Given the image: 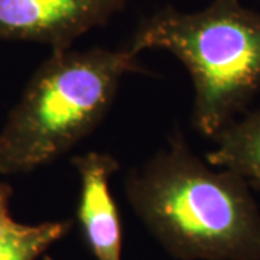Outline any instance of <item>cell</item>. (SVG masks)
I'll use <instances>...</instances> for the list:
<instances>
[{"label": "cell", "instance_id": "9c48e42d", "mask_svg": "<svg viewBox=\"0 0 260 260\" xmlns=\"http://www.w3.org/2000/svg\"><path fill=\"white\" fill-rule=\"evenodd\" d=\"M44 260H54V259H52V257H49V256H45V257H44Z\"/></svg>", "mask_w": 260, "mask_h": 260}, {"label": "cell", "instance_id": "ba28073f", "mask_svg": "<svg viewBox=\"0 0 260 260\" xmlns=\"http://www.w3.org/2000/svg\"><path fill=\"white\" fill-rule=\"evenodd\" d=\"M12 195H13L12 185L8 182H0V237H3L18 224V221H15L10 215Z\"/></svg>", "mask_w": 260, "mask_h": 260}, {"label": "cell", "instance_id": "5b68a950", "mask_svg": "<svg viewBox=\"0 0 260 260\" xmlns=\"http://www.w3.org/2000/svg\"><path fill=\"white\" fill-rule=\"evenodd\" d=\"M80 181L77 221L95 260H123V225L110 189L119 162L110 153L91 150L71 158Z\"/></svg>", "mask_w": 260, "mask_h": 260}, {"label": "cell", "instance_id": "7a4b0ae2", "mask_svg": "<svg viewBox=\"0 0 260 260\" xmlns=\"http://www.w3.org/2000/svg\"><path fill=\"white\" fill-rule=\"evenodd\" d=\"M145 73L129 48L61 49L35 70L0 130V175L37 171L88 138L127 74Z\"/></svg>", "mask_w": 260, "mask_h": 260}, {"label": "cell", "instance_id": "3957f363", "mask_svg": "<svg viewBox=\"0 0 260 260\" xmlns=\"http://www.w3.org/2000/svg\"><path fill=\"white\" fill-rule=\"evenodd\" d=\"M127 48L164 49L182 62L194 85L191 126L208 139L260 95V12L240 0L197 12L167 6L140 20Z\"/></svg>", "mask_w": 260, "mask_h": 260}, {"label": "cell", "instance_id": "52a82bcc", "mask_svg": "<svg viewBox=\"0 0 260 260\" xmlns=\"http://www.w3.org/2000/svg\"><path fill=\"white\" fill-rule=\"evenodd\" d=\"M71 227V220L18 223L0 237V260H38L52 244L64 239Z\"/></svg>", "mask_w": 260, "mask_h": 260}, {"label": "cell", "instance_id": "6da1fadb", "mask_svg": "<svg viewBox=\"0 0 260 260\" xmlns=\"http://www.w3.org/2000/svg\"><path fill=\"white\" fill-rule=\"evenodd\" d=\"M130 208L177 260H260V210L250 185L213 167L181 132L124 177Z\"/></svg>", "mask_w": 260, "mask_h": 260}, {"label": "cell", "instance_id": "277c9868", "mask_svg": "<svg viewBox=\"0 0 260 260\" xmlns=\"http://www.w3.org/2000/svg\"><path fill=\"white\" fill-rule=\"evenodd\" d=\"M127 0H0V41H23L70 49L78 38L102 28Z\"/></svg>", "mask_w": 260, "mask_h": 260}, {"label": "cell", "instance_id": "8992f818", "mask_svg": "<svg viewBox=\"0 0 260 260\" xmlns=\"http://www.w3.org/2000/svg\"><path fill=\"white\" fill-rule=\"evenodd\" d=\"M211 140L215 146L205 160L236 172L251 189L260 191V109L242 114Z\"/></svg>", "mask_w": 260, "mask_h": 260}]
</instances>
